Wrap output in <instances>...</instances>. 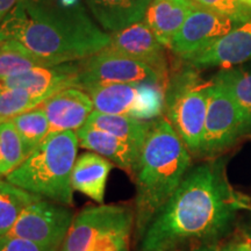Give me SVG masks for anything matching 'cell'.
Segmentation results:
<instances>
[{
  "mask_svg": "<svg viewBox=\"0 0 251 251\" xmlns=\"http://www.w3.org/2000/svg\"><path fill=\"white\" fill-rule=\"evenodd\" d=\"M246 207L228 183L222 159L198 164L147 227L141 251H174L193 241L214 243L231 230L237 212Z\"/></svg>",
  "mask_w": 251,
  "mask_h": 251,
  "instance_id": "6da1fadb",
  "label": "cell"
},
{
  "mask_svg": "<svg viewBox=\"0 0 251 251\" xmlns=\"http://www.w3.org/2000/svg\"><path fill=\"white\" fill-rule=\"evenodd\" d=\"M84 5L59 0H23L0 23V42L15 41L45 65L83 61L108 46Z\"/></svg>",
  "mask_w": 251,
  "mask_h": 251,
  "instance_id": "7a4b0ae2",
  "label": "cell"
},
{
  "mask_svg": "<svg viewBox=\"0 0 251 251\" xmlns=\"http://www.w3.org/2000/svg\"><path fill=\"white\" fill-rule=\"evenodd\" d=\"M191 166V152L166 118L151 121L135 171V228L142 237Z\"/></svg>",
  "mask_w": 251,
  "mask_h": 251,
  "instance_id": "3957f363",
  "label": "cell"
},
{
  "mask_svg": "<svg viewBox=\"0 0 251 251\" xmlns=\"http://www.w3.org/2000/svg\"><path fill=\"white\" fill-rule=\"evenodd\" d=\"M78 146L77 131L48 135L6 180L35 196L70 206L75 191L71 174Z\"/></svg>",
  "mask_w": 251,
  "mask_h": 251,
  "instance_id": "277c9868",
  "label": "cell"
},
{
  "mask_svg": "<svg viewBox=\"0 0 251 251\" xmlns=\"http://www.w3.org/2000/svg\"><path fill=\"white\" fill-rule=\"evenodd\" d=\"M212 80H202L192 65L169 79L165 90L166 119L188 151L199 156Z\"/></svg>",
  "mask_w": 251,
  "mask_h": 251,
  "instance_id": "5b68a950",
  "label": "cell"
},
{
  "mask_svg": "<svg viewBox=\"0 0 251 251\" xmlns=\"http://www.w3.org/2000/svg\"><path fill=\"white\" fill-rule=\"evenodd\" d=\"M135 214L129 207L98 205L75 216L59 251H118L129 246Z\"/></svg>",
  "mask_w": 251,
  "mask_h": 251,
  "instance_id": "8992f818",
  "label": "cell"
},
{
  "mask_svg": "<svg viewBox=\"0 0 251 251\" xmlns=\"http://www.w3.org/2000/svg\"><path fill=\"white\" fill-rule=\"evenodd\" d=\"M94 111L126 115L142 121L161 118L165 106V89L150 84H105L85 90Z\"/></svg>",
  "mask_w": 251,
  "mask_h": 251,
  "instance_id": "52a82bcc",
  "label": "cell"
},
{
  "mask_svg": "<svg viewBox=\"0 0 251 251\" xmlns=\"http://www.w3.org/2000/svg\"><path fill=\"white\" fill-rule=\"evenodd\" d=\"M169 80L155 69L127 56L102 49L79 64L78 89L105 84H150L166 90Z\"/></svg>",
  "mask_w": 251,
  "mask_h": 251,
  "instance_id": "ba28073f",
  "label": "cell"
},
{
  "mask_svg": "<svg viewBox=\"0 0 251 251\" xmlns=\"http://www.w3.org/2000/svg\"><path fill=\"white\" fill-rule=\"evenodd\" d=\"M242 135L244 126L240 108L229 91L221 83L212 79L199 156L213 158L221 155Z\"/></svg>",
  "mask_w": 251,
  "mask_h": 251,
  "instance_id": "9c48e42d",
  "label": "cell"
},
{
  "mask_svg": "<svg viewBox=\"0 0 251 251\" xmlns=\"http://www.w3.org/2000/svg\"><path fill=\"white\" fill-rule=\"evenodd\" d=\"M74 220V213L65 205L40 198L26 207L9 235L61 249Z\"/></svg>",
  "mask_w": 251,
  "mask_h": 251,
  "instance_id": "30bf717a",
  "label": "cell"
},
{
  "mask_svg": "<svg viewBox=\"0 0 251 251\" xmlns=\"http://www.w3.org/2000/svg\"><path fill=\"white\" fill-rule=\"evenodd\" d=\"M238 25L241 23L227 15L197 4L179 31L172 39L169 49L186 59L221 39Z\"/></svg>",
  "mask_w": 251,
  "mask_h": 251,
  "instance_id": "8fae6325",
  "label": "cell"
},
{
  "mask_svg": "<svg viewBox=\"0 0 251 251\" xmlns=\"http://www.w3.org/2000/svg\"><path fill=\"white\" fill-rule=\"evenodd\" d=\"M109 36L111 40L105 49L146 63L169 80L165 47L144 21L113 31Z\"/></svg>",
  "mask_w": 251,
  "mask_h": 251,
  "instance_id": "7c38bea8",
  "label": "cell"
},
{
  "mask_svg": "<svg viewBox=\"0 0 251 251\" xmlns=\"http://www.w3.org/2000/svg\"><path fill=\"white\" fill-rule=\"evenodd\" d=\"M193 68H233L251 61V20L238 25L212 45L184 59Z\"/></svg>",
  "mask_w": 251,
  "mask_h": 251,
  "instance_id": "4fadbf2b",
  "label": "cell"
},
{
  "mask_svg": "<svg viewBox=\"0 0 251 251\" xmlns=\"http://www.w3.org/2000/svg\"><path fill=\"white\" fill-rule=\"evenodd\" d=\"M49 122V134L77 131L84 127L94 111L89 93L69 87L55 93L40 105Z\"/></svg>",
  "mask_w": 251,
  "mask_h": 251,
  "instance_id": "5bb4252c",
  "label": "cell"
},
{
  "mask_svg": "<svg viewBox=\"0 0 251 251\" xmlns=\"http://www.w3.org/2000/svg\"><path fill=\"white\" fill-rule=\"evenodd\" d=\"M78 77L79 65L64 63L48 67H35L0 81L5 89H23L36 96L50 98L62 90L78 87Z\"/></svg>",
  "mask_w": 251,
  "mask_h": 251,
  "instance_id": "9a60e30c",
  "label": "cell"
},
{
  "mask_svg": "<svg viewBox=\"0 0 251 251\" xmlns=\"http://www.w3.org/2000/svg\"><path fill=\"white\" fill-rule=\"evenodd\" d=\"M77 136L80 147L105 157L109 162L134 176L139 163L140 150L114 135L89 126H84L78 129Z\"/></svg>",
  "mask_w": 251,
  "mask_h": 251,
  "instance_id": "2e32d148",
  "label": "cell"
},
{
  "mask_svg": "<svg viewBox=\"0 0 251 251\" xmlns=\"http://www.w3.org/2000/svg\"><path fill=\"white\" fill-rule=\"evenodd\" d=\"M193 0H152L143 21L165 48L179 31L191 12L196 8Z\"/></svg>",
  "mask_w": 251,
  "mask_h": 251,
  "instance_id": "e0dca14e",
  "label": "cell"
},
{
  "mask_svg": "<svg viewBox=\"0 0 251 251\" xmlns=\"http://www.w3.org/2000/svg\"><path fill=\"white\" fill-rule=\"evenodd\" d=\"M112 168V162L98 153L93 151L81 153L77 157L72 169V187L96 202L102 203Z\"/></svg>",
  "mask_w": 251,
  "mask_h": 251,
  "instance_id": "ac0fdd59",
  "label": "cell"
},
{
  "mask_svg": "<svg viewBox=\"0 0 251 251\" xmlns=\"http://www.w3.org/2000/svg\"><path fill=\"white\" fill-rule=\"evenodd\" d=\"M105 30L118 31L143 21L152 0H84Z\"/></svg>",
  "mask_w": 251,
  "mask_h": 251,
  "instance_id": "d6986e66",
  "label": "cell"
},
{
  "mask_svg": "<svg viewBox=\"0 0 251 251\" xmlns=\"http://www.w3.org/2000/svg\"><path fill=\"white\" fill-rule=\"evenodd\" d=\"M151 121H142L126 115L105 114L93 111L85 126L114 135L141 151Z\"/></svg>",
  "mask_w": 251,
  "mask_h": 251,
  "instance_id": "ffe728a7",
  "label": "cell"
},
{
  "mask_svg": "<svg viewBox=\"0 0 251 251\" xmlns=\"http://www.w3.org/2000/svg\"><path fill=\"white\" fill-rule=\"evenodd\" d=\"M213 79L231 94L242 114L244 135L251 134V65L222 69Z\"/></svg>",
  "mask_w": 251,
  "mask_h": 251,
  "instance_id": "44dd1931",
  "label": "cell"
},
{
  "mask_svg": "<svg viewBox=\"0 0 251 251\" xmlns=\"http://www.w3.org/2000/svg\"><path fill=\"white\" fill-rule=\"evenodd\" d=\"M40 198L7 180L0 179V237L9 234L26 207Z\"/></svg>",
  "mask_w": 251,
  "mask_h": 251,
  "instance_id": "7402d4cb",
  "label": "cell"
},
{
  "mask_svg": "<svg viewBox=\"0 0 251 251\" xmlns=\"http://www.w3.org/2000/svg\"><path fill=\"white\" fill-rule=\"evenodd\" d=\"M19 136L23 141L27 156L33 152L49 134V122L45 111L36 107L17 115L12 120Z\"/></svg>",
  "mask_w": 251,
  "mask_h": 251,
  "instance_id": "603a6c76",
  "label": "cell"
},
{
  "mask_svg": "<svg viewBox=\"0 0 251 251\" xmlns=\"http://www.w3.org/2000/svg\"><path fill=\"white\" fill-rule=\"evenodd\" d=\"M35 67H48L15 41L0 42V80Z\"/></svg>",
  "mask_w": 251,
  "mask_h": 251,
  "instance_id": "cb8c5ba5",
  "label": "cell"
},
{
  "mask_svg": "<svg viewBox=\"0 0 251 251\" xmlns=\"http://www.w3.org/2000/svg\"><path fill=\"white\" fill-rule=\"evenodd\" d=\"M26 158L23 141L12 121L0 124V177H7Z\"/></svg>",
  "mask_w": 251,
  "mask_h": 251,
  "instance_id": "d4e9b609",
  "label": "cell"
},
{
  "mask_svg": "<svg viewBox=\"0 0 251 251\" xmlns=\"http://www.w3.org/2000/svg\"><path fill=\"white\" fill-rule=\"evenodd\" d=\"M47 99L23 89H5L0 96V120H12L17 115L39 107Z\"/></svg>",
  "mask_w": 251,
  "mask_h": 251,
  "instance_id": "484cf974",
  "label": "cell"
},
{
  "mask_svg": "<svg viewBox=\"0 0 251 251\" xmlns=\"http://www.w3.org/2000/svg\"><path fill=\"white\" fill-rule=\"evenodd\" d=\"M193 1L203 7L227 15L241 24L251 20V6L243 4L240 0H193Z\"/></svg>",
  "mask_w": 251,
  "mask_h": 251,
  "instance_id": "4316f807",
  "label": "cell"
},
{
  "mask_svg": "<svg viewBox=\"0 0 251 251\" xmlns=\"http://www.w3.org/2000/svg\"><path fill=\"white\" fill-rule=\"evenodd\" d=\"M61 249L51 247L41 246L25 238L5 235L0 237V251H59Z\"/></svg>",
  "mask_w": 251,
  "mask_h": 251,
  "instance_id": "83f0119b",
  "label": "cell"
},
{
  "mask_svg": "<svg viewBox=\"0 0 251 251\" xmlns=\"http://www.w3.org/2000/svg\"><path fill=\"white\" fill-rule=\"evenodd\" d=\"M222 251H251V234L240 236L222 248Z\"/></svg>",
  "mask_w": 251,
  "mask_h": 251,
  "instance_id": "f1b7e54d",
  "label": "cell"
},
{
  "mask_svg": "<svg viewBox=\"0 0 251 251\" xmlns=\"http://www.w3.org/2000/svg\"><path fill=\"white\" fill-rule=\"evenodd\" d=\"M18 0H0V23L17 5Z\"/></svg>",
  "mask_w": 251,
  "mask_h": 251,
  "instance_id": "f546056e",
  "label": "cell"
},
{
  "mask_svg": "<svg viewBox=\"0 0 251 251\" xmlns=\"http://www.w3.org/2000/svg\"><path fill=\"white\" fill-rule=\"evenodd\" d=\"M192 251H222V248L218 243H203Z\"/></svg>",
  "mask_w": 251,
  "mask_h": 251,
  "instance_id": "4dcf8cb0",
  "label": "cell"
},
{
  "mask_svg": "<svg viewBox=\"0 0 251 251\" xmlns=\"http://www.w3.org/2000/svg\"><path fill=\"white\" fill-rule=\"evenodd\" d=\"M18 1H23V0H18ZM62 1L67 2V4H70V5H79L81 4V0H62Z\"/></svg>",
  "mask_w": 251,
  "mask_h": 251,
  "instance_id": "1f68e13d",
  "label": "cell"
},
{
  "mask_svg": "<svg viewBox=\"0 0 251 251\" xmlns=\"http://www.w3.org/2000/svg\"><path fill=\"white\" fill-rule=\"evenodd\" d=\"M241 2H243V4H246L248 6H251V0H240Z\"/></svg>",
  "mask_w": 251,
  "mask_h": 251,
  "instance_id": "d6a6232c",
  "label": "cell"
},
{
  "mask_svg": "<svg viewBox=\"0 0 251 251\" xmlns=\"http://www.w3.org/2000/svg\"><path fill=\"white\" fill-rule=\"evenodd\" d=\"M4 90H5V86L2 85V83H1V81H0V96H1V93L4 92Z\"/></svg>",
  "mask_w": 251,
  "mask_h": 251,
  "instance_id": "836d02e7",
  "label": "cell"
},
{
  "mask_svg": "<svg viewBox=\"0 0 251 251\" xmlns=\"http://www.w3.org/2000/svg\"><path fill=\"white\" fill-rule=\"evenodd\" d=\"M118 251H129V248H125V249H121V250H118Z\"/></svg>",
  "mask_w": 251,
  "mask_h": 251,
  "instance_id": "e575fe53",
  "label": "cell"
},
{
  "mask_svg": "<svg viewBox=\"0 0 251 251\" xmlns=\"http://www.w3.org/2000/svg\"><path fill=\"white\" fill-rule=\"evenodd\" d=\"M2 122H4V121H2V120H0V124H2Z\"/></svg>",
  "mask_w": 251,
  "mask_h": 251,
  "instance_id": "d590c367",
  "label": "cell"
}]
</instances>
